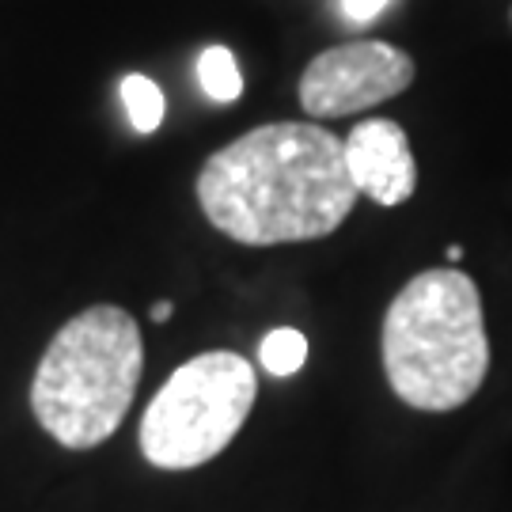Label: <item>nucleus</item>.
<instances>
[{"label": "nucleus", "mask_w": 512, "mask_h": 512, "mask_svg": "<svg viewBox=\"0 0 512 512\" xmlns=\"http://www.w3.org/2000/svg\"><path fill=\"white\" fill-rule=\"evenodd\" d=\"M342 137L311 122H274L205 160L198 202L205 220L247 247L323 239L357 205Z\"/></svg>", "instance_id": "obj_1"}, {"label": "nucleus", "mask_w": 512, "mask_h": 512, "mask_svg": "<svg viewBox=\"0 0 512 512\" xmlns=\"http://www.w3.org/2000/svg\"><path fill=\"white\" fill-rule=\"evenodd\" d=\"M490 368V338L475 281L425 270L406 281L384 315V372L414 410L448 414L475 395Z\"/></svg>", "instance_id": "obj_2"}, {"label": "nucleus", "mask_w": 512, "mask_h": 512, "mask_svg": "<svg viewBox=\"0 0 512 512\" xmlns=\"http://www.w3.org/2000/svg\"><path fill=\"white\" fill-rule=\"evenodd\" d=\"M141 368L137 319L114 304H95L50 338L31 380V410L57 444L73 452L99 448L126 421Z\"/></svg>", "instance_id": "obj_3"}, {"label": "nucleus", "mask_w": 512, "mask_h": 512, "mask_svg": "<svg viewBox=\"0 0 512 512\" xmlns=\"http://www.w3.org/2000/svg\"><path fill=\"white\" fill-rule=\"evenodd\" d=\"M258 395V376L247 357L213 349L171 372L141 418V452L160 471H190L217 459Z\"/></svg>", "instance_id": "obj_4"}, {"label": "nucleus", "mask_w": 512, "mask_h": 512, "mask_svg": "<svg viewBox=\"0 0 512 512\" xmlns=\"http://www.w3.org/2000/svg\"><path fill=\"white\" fill-rule=\"evenodd\" d=\"M414 84V61L380 38L330 46L300 76V107L311 118H346L403 95Z\"/></svg>", "instance_id": "obj_5"}, {"label": "nucleus", "mask_w": 512, "mask_h": 512, "mask_svg": "<svg viewBox=\"0 0 512 512\" xmlns=\"http://www.w3.org/2000/svg\"><path fill=\"white\" fill-rule=\"evenodd\" d=\"M346 167L361 198L376 205H403L418 186L414 152L406 141V129L391 118H368L346 133Z\"/></svg>", "instance_id": "obj_6"}, {"label": "nucleus", "mask_w": 512, "mask_h": 512, "mask_svg": "<svg viewBox=\"0 0 512 512\" xmlns=\"http://www.w3.org/2000/svg\"><path fill=\"white\" fill-rule=\"evenodd\" d=\"M198 84L213 103H236L243 95V73L228 46H205L198 54Z\"/></svg>", "instance_id": "obj_7"}, {"label": "nucleus", "mask_w": 512, "mask_h": 512, "mask_svg": "<svg viewBox=\"0 0 512 512\" xmlns=\"http://www.w3.org/2000/svg\"><path fill=\"white\" fill-rule=\"evenodd\" d=\"M122 103H126V114L133 129L148 137V133H156V129L164 126V92H160V84L145 73H129L122 80Z\"/></svg>", "instance_id": "obj_8"}, {"label": "nucleus", "mask_w": 512, "mask_h": 512, "mask_svg": "<svg viewBox=\"0 0 512 512\" xmlns=\"http://www.w3.org/2000/svg\"><path fill=\"white\" fill-rule=\"evenodd\" d=\"M308 361V338L293 327H277L262 338L258 346V365L266 368L270 376L285 380V376H296Z\"/></svg>", "instance_id": "obj_9"}, {"label": "nucleus", "mask_w": 512, "mask_h": 512, "mask_svg": "<svg viewBox=\"0 0 512 512\" xmlns=\"http://www.w3.org/2000/svg\"><path fill=\"white\" fill-rule=\"evenodd\" d=\"M338 4H342V12H346V19L353 27H365V23L384 16L395 0H338Z\"/></svg>", "instance_id": "obj_10"}, {"label": "nucleus", "mask_w": 512, "mask_h": 512, "mask_svg": "<svg viewBox=\"0 0 512 512\" xmlns=\"http://www.w3.org/2000/svg\"><path fill=\"white\" fill-rule=\"evenodd\" d=\"M171 311H175L171 300H156V304H152V319H156V323H167V319H171Z\"/></svg>", "instance_id": "obj_11"}, {"label": "nucleus", "mask_w": 512, "mask_h": 512, "mask_svg": "<svg viewBox=\"0 0 512 512\" xmlns=\"http://www.w3.org/2000/svg\"><path fill=\"white\" fill-rule=\"evenodd\" d=\"M448 258H452V262H456V258H463V247H459V243H452V247H448Z\"/></svg>", "instance_id": "obj_12"}]
</instances>
